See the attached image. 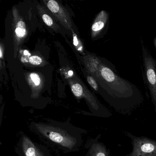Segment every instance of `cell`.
I'll use <instances>...</instances> for the list:
<instances>
[{
	"label": "cell",
	"mask_w": 156,
	"mask_h": 156,
	"mask_svg": "<svg viewBox=\"0 0 156 156\" xmlns=\"http://www.w3.org/2000/svg\"><path fill=\"white\" fill-rule=\"evenodd\" d=\"M133 149L127 156H156V141L144 137H136L129 133Z\"/></svg>",
	"instance_id": "5"
},
{
	"label": "cell",
	"mask_w": 156,
	"mask_h": 156,
	"mask_svg": "<svg viewBox=\"0 0 156 156\" xmlns=\"http://www.w3.org/2000/svg\"><path fill=\"white\" fill-rule=\"evenodd\" d=\"M108 14L105 11H102L98 15L95 21L92 25V30L94 36L97 35L105 27L108 20Z\"/></svg>",
	"instance_id": "7"
},
{
	"label": "cell",
	"mask_w": 156,
	"mask_h": 156,
	"mask_svg": "<svg viewBox=\"0 0 156 156\" xmlns=\"http://www.w3.org/2000/svg\"><path fill=\"white\" fill-rule=\"evenodd\" d=\"M29 62L31 64L34 65H38L41 63L42 60L41 57L38 56H32L30 57L29 59Z\"/></svg>",
	"instance_id": "11"
},
{
	"label": "cell",
	"mask_w": 156,
	"mask_h": 156,
	"mask_svg": "<svg viewBox=\"0 0 156 156\" xmlns=\"http://www.w3.org/2000/svg\"><path fill=\"white\" fill-rule=\"evenodd\" d=\"M0 51H1V54H0V55H1V58H2V50L1 48V50H0Z\"/></svg>",
	"instance_id": "17"
},
{
	"label": "cell",
	"mask_w": 156,
	"mask_h": 156,
	"mask_svg": "<svg viewBox=\"0 0 156 156\" xmlns=\"http://www.w3.org/2000/svg\"><path fill=\"white\" fill-rule=\"evenodd\" d=\"M101 135L95 138L88 140L86 142L85 147L87 150L86 156H109V151L106 147L98 139Z\"/></svg>",
	"instance_id": "6"
},
{
	"label": "cell",
	"mask_w": 156,
	"mask_h": 156,
	"mask_svg": "<svg viewBox=\"0 0 156 156\" xmlns=\"http://www.w3.org/2000/svg\"><path fill=\"white\" fill-rule=\"evenodd\" d=\"M73 94L77 98H81L83 95L84 91L83 87L79 84L76 83L72 87Z\"/></svg>",
	"instance_id": "9"
},
{
	"label": "cell",
	"mask_w": 156,
	"mask_h": 156,
	"mask_svg": "<svg viewBox=\"0 0 156 156\" xmlns=\"http://www.w3.org/2000/svg\"><path fill=\"white\" fill-rule=\"evenodd\" d=\"M87 81H88V83H89L90 86L95 91H98L99 90V87H98V85L96 80L92 76H87Z\"/></svg>",
	"instance_id": "10"
},
{
	"label": "cell",
	"mask_w": 156,
	"mask_h": 156,
	"mask_svg": "<svg viewBox=\"0 0 156 156\" xmlns=\"http://www.w3.org/2000/svg\"><path fill=\"white\" fill-rule=\"evenodd\" d=\"M30 77L35 84V85L38 86L40 85V83H41V79L38 74L33 73L30 74Z\"/></svg>",
	"instance_id": "13"
},
{
	"label": "cell",
	"mask_w": 156,
	"mask_h": 156,
	"mask_svg": "<svg viewBox=\"0 0 156 156\" xmlns=\"http://www.w3.org/2000/svg\"><path fill=\"white\" fill-rule=\"evenodd\" d=\"M19 156H52L45 146L32 140L24 133H22L15 148Z\"/></svg>",
	"instance_id": "3"
},
{
	"label": "cell",
	"mask_w": 156,
	"mask_h": 156,
	"mask_svg": "<svg viewBox=\"0 0 156 156\" xmlns=\"http://www.w3.org/2000/svg\"><path fill=\"white\" fill-rule=\"evenodd\" d=\"M74 44L75 46H77L78 44V41H77V38L76 36L74 37Z\"/></svg>",
	"instance_id": "14"
},
{
	"label": "cell",
	"mask_w": 156,
	"mask_h": 156,
	"mask_svg": "<svg viewBox=\"0 0 156 156\" xmlns=\"http://www.w3.org/2000/svg\"><path fill=\"white\" fill-rule=\"evenodd\" d=\"M24 54L25 55H29V52L27 51H24Z\"/></svg>",
	"instance_id": "18"
},
{
	"label": "cell",
	"mask_w": 156,
	"mask_h": 156,
	"mask_svg": "<svg viewBox=\"0 0 156 156\" xmlns=\"http://www.w3.org/2000/svg\"><path fill=\"white\" fill-rule=\"evenodd\" d=\"M15 32L16 35L19 38H22L25 36L26 34V25L24 22L20 21L18 23Z\"/></svg>",
	"instance_id": "8"
},
{
	"label": "cell",
	"mask_w": 156,
	"mask_h": 156,
	"mask_svg": "<svg viewBox=\"0 0 156 156\" xmlns=\"http://www.w3.org/2000/svg\"><path fill=\"white\" fill-rule=\"evenodd\" d=\"M29 128L40 138L65 153L78 151L83 144L82 134L87 132L70 122L50 119L32 121Z\"/></svg>",
	"instance_id": "1"
},
{
	"label": "cell",
	"mask_w": 156,
	"mask_h": 156,
	"mask_svg": "<svg viewBox=\"0 0 156 156\" xmlns=\"http://www.w3.org/2000/svg\"><path fill=\"white\" fill-rule=\"evenodd\" d=\"M98 73L109 101L113 104L129 103L141 98L136 85L124 79L117 73L115 66L99 65Z\"/></svg>",
	"instance_id": "2"
},
{
	"label": "cell",
	"mask_w": 156,
	"mask_h": 156,
	"mask_svg": "<svg viewBox=\"0 0 156 156\" xmlns=\"http://www.w3.org/2000/svg\"><path fill=\"white\" fill-rule=\"evenodd\" d=\"M42 19L44 23L49 26H51L53 24V20L47 14L43 15Z\"/></svg>",
	"instance_id": "12"
},
{
	"label": "cell",
	"mask_w": 156,
	"mask_h": 156,
	"mask_svg": "<svg viewBox=\"0 0 156 156\" xmlns=\"http://www.w3.org/2000/svg\"><path fill=\"white\" fill-rule=\"evenodd\" d=\"M68 74H69V76H73V72L72 71H69L68 72Z\"/></svg>",
	"instance_id": "15"
},
{
	"label": "cell",
	"mask_w": 156,
	"mask_h": 156,
	"mask_svg": "<svg viewBox=\"0 0 156 156\" xmlns=\"http://www.w3.org/2000/svg\"><path fill=\"white\" fill-rule=\"evenodd\" d=\"M153 43H154V46H155V48H156V37H155V39H154Z\"/></svg>",
	"instance_id": "16"
},
{
	"label": "cell",
	"mask_w": 156,
	"mask_h": 156,
	"mask_svg": "<svg viewBox=\"0 0 156 156\" xmlns=\"http://www.w3.org/2000/svg\"><path fill=\"white\" fill-rule=\"evenodd\" d=\"M144 72L152 102L156 112V62L147 49L142 44Z\"/></svg>",
	"instance_id": "4"
}]
</instances>
